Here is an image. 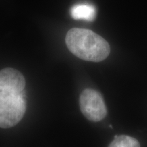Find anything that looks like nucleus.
Here are the masks:
<instances>
[{
	"mask_svg": "<svg viewBox=\"0 0 147 147\" xmlns=\"http://www.w3.org/2000/svg\"><path fill=\"white\" fill-rule=\"evenodd\" d=\"M65 43L75 56L88 61H102L110 52V45L105 39L87 29H71L66 35Z\"/></svg>",
	"mask_w": 147,
	"mask_h": 147,
	"instance_id": "obj_1",
	"label": "nucleus"
},
{
	"mask_svg": "<svg viewBox=\"0 0 147 147\" xmlns=\"http://www.w3.org/2000/svg\"><path fill=\"white\" fill-rule=\"evenodd\" d=\"M26 110L24 93L0 91V127L10 128L20 122Z\"/></svg>",
	"mask_w": 147,
	"mask_h": 147,
	"instance_id": "obj_2",
	"label": "nucleus"
},
{
	"mask_svg": "<svg viewBox=\"0 0 147 147\" xmlns=\"http://www.w3.org/2000/svg\"><path fill=\"white\" fill-rule=\"evenodd\" d=\"M80 108L88 120L98 122L107 115V108L102 95L92 89H86L80 96Z\"/></svg>",
	"mask_w": 147,
	"mask_h": 147,
	"instance_id": "obj_3",
	"label": "nucleus"
},
{
	"mask_svg": "<svg viewBox=\"0 0 147 147\" xmlns=\"http://www.w3.org/2000/svg\"><path fill=\"white\" fill-rule=\"evenodd\" d=\"M23 75L13 68H5L0 71V91L11 93H22L25 87Z\"/></svg>",
	"mask_w": 147,
	"mask_h": 147,
	"instance_id": "obj_4",
	"label": "nucleus"
},
{
	"mask_svg": "<svg viewBox=\"0 0 147 147\" xmlns=\"http://www.w3.org/2000/svg\"><path fill=\"white\" fill-rule=\"evenodd\" d=\"M96 8L89 3H79L73 5L70 9V14L74 19L93 21L96 17Z\"/></svg>",
	"mask_w": 147,
	"mask_h": 147,
	"instance_id": "obj_5",
	"label": "nucleus"
},
{
	"mask_svg": "<svg viewBox=\"0 0 147 147\" xmlns=\"http://www.w3.org/2000/svg\"><path fill=\"white\" fill-rule=\"evenodd\" d=\"M108 147H140L136 139L125 135L116 136Z\"/></svg>",
	"mask_w": 147,
	"mask_h": 147,
	"instance_id": "obj_6",
	"label": "nucleus"
}]
</instances>
